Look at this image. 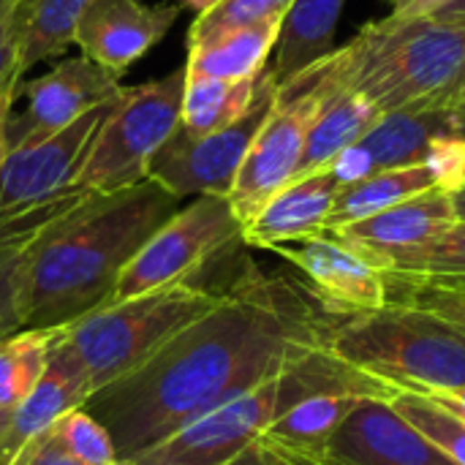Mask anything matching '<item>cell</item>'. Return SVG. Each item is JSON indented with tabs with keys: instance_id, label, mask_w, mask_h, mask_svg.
Wrapping results in <instances>:
<instances>
[{
	"instance_id": "1",
	"label": "cell",
	"mask_w": 465,
	"mask_h": 465,
	"mask_svg": "<svg viewBox=\"0 0 465 465\" xmlns=\"http://www.w3.org/2000/svg\"><path fill=\"white\" fill-rule=\"evenodd\" d=\"M341 319L305 281L245 262L204 316L139 371L98 390L84 409L112 436L120 463L131 460L207 411L330 349Z\"/></svg>"
},
{
	"instance_id": "2",
	"label": "cell",
	"mask_w": 465,
	"mask_h": 465,
	"mask_svg": "<svg viewBox=\"0 0 465 465\" xmlns=\"http://www.w3.org/2000/svg\"><path fill=\"white\" fill-rule=\"evenodd\" d=\"M180 199L153 180L90 193L25 256V330H63L104 308L114 286Z\"/></svg>"
},
{
	"instance_id": "3",
	"label": "cell",
	"mask_w": 465,
	"mask_h": 465,
	"mask_svg": "<svg viewBox=\"0 0 465 465\" xmlns=\"http://www.w3.org/2000/svg\"><path fill=\"white\" fill-rule=\"evenodd\" d=\"M335 93H360L381 114L452 104L465 68V22L376 19L322 60Z\"/></svg>"
},
{
	"instance_id": "4",
	"label": "cell",
	"mask_w": 465,
	"mask_h": 465,
	"mask_svg": "<svg viewBox=\"0 0 465 465\" xmlns=\"http://www.w3.org/2000/svg\"><path fill=\"white\" fill-rule=\"evenodd\" d=\"M362 392L368 398L390 401L398 390L379 384L330 349L305 357L281 376L259 384L256 390L207 411L161 444L134 455L125 465H226L245 452L286 409L319 392Z\"/></svg>"
},
{
	"instance_id": "5",
	"label": "cell",
	"mask_w": 465,
	"mask_h": 465,
	"mask_svg": "<svg viewBox=\"0 0 465 465\" xmlns=\"http://www.w3.org/2000/svg\"><path fill=\"white\" fill-rule=\"evenodd\" d=\"M330 351L398 392L436 395L465 387V332L414 305L387 302L341 319Z\"/></svg>"
},
{
	"instance_id": "6",
	"label": "cell",
	"mask_w": 465,
	"mask_h": 465,
	"mask_svg": "<svg viewBox=\"0 0 465 465\" xmlns=\"http://www.w3.org/2000/svg\"><path fill=\"white\" fill-rule=\"evenodd\" d=\"M215 302L218 292L183 281L123 302H106L63 327V341L82 362L95 395L150 362Z\"/></svg>"
},
{
	"instance_id": "7",
	"label": "cell",
	"mask_w": 465,
	"mask_h": 465,
	"mask_svg": "<svg viewBox=\"0 0 465 465\" xmlns=\"http://www.w3.org/2000/svg\"><path fill=\"white\" fill-rule=\"evenodd\" d=\"M185 68L136 87H123L95 134L76 188L117 193L147 180V163L177 131L183 117Z\"/></svg>"
},
{
	"instance_id": "8",
	"label": "cell",
	"mask_w": 465,
	"mask_h": 465,
	"mask_svg": "<svg viewBox=\"0 0 465 465\" xmlns=\"http://www.w3.org/2000/svg\"><path fill=\"white\" fill-rule=\"evenodd\" d=\"M332 95L338 93L322 63L278 87L275 104L262 123L229 193V204L242 226L297 177L308 131Z\"/></svg>"
},
{
	"instance_id": "9",
	"label": "cell",
	"mask_w": 465,
	"mask_h": 465,
	"mask_svg": "<svg viewBox=\"0 0 465 465\" xmlns=\"http://www.w3.org/2000/svg\"><path fill=\"white\" fill-rule=\"evenodd\" d=\"M242 245V223L226 196H196L163 221L123 270L109 302L191 281L210 262Z\"/></svg>"
},
{
	"instance_id": "10",
	"label": "cell",
	"mask_w": 465,
	"mask_h": 465,
	"mask_svg": "<svg viewBox=\"0 0 465 465\" xmlns=\"http://www.w3.org/2000/svg\"><path fill=\"white\" fill-rule=\"evenodd\" d=\"M278 95V84L270 68L259 76V90L251 112L237 123L193 136L177 125V131L166 139V144L147 163V180L166 188L180 202L188 196H226L237 180V172L267 120Z\"/></svg>"
},
{
	"instance_id": "11",
	"label": "cell",
	"mask_w": 465,
	"mask_h": 465,
	"mask_svg": "<svg viewBox=\"0 0 465 465\" xmlns=\"http://www.w3.org/2000/svg\"><path fill=\"white\" fill-rule=\"evenodd\" d=\"M117 95L93 106L71 125L33 144L8 150L0 166V210L33 207L74 191L95 134L109 117Z\"/></svg>"
},
{
	"instance_id": "12",
	"label": "cell",
	"mask_w": 465,
	"mask_h": 465,
	"mask_svg": "<svg viewBox=\"0 0 465 465\" xmlns=\"http://www.w3.org/2000/svg\"><path fill=\"white\" fill-rule=\"evenodd\" d=\"M123 90L120 76L95 65L87 57H65L46 74L22 82L19 93L27 95V109L19 117L5 120L8 150L33 144L74 120L93 106L114 98Z\"/></svg>"
},
{
	"instance_id": "13",
	"label": "cell",
	"mask_w": 465,
	"mask_h": 465,
	"mask_svg": "<svg viewBox=\"0 0 465 465\" xmlns=\"http://www.w3.org/2000/svg\"><path fill=\"white\" fill-rule=\"evenodd\" d=\"M180 11L174 0L155 5L142 0H93L76 22L74 44L82 49V57L123 79L136 60L166 38Z\"/></svg>"
},
{
	"instance_id": "14",
	"label": "cell",
	"mask_w": 465,
	"mask_h": 465,
	"mask_svg": "<svg viewBox=\"0 0 465 465\" xmlns=\"http://www.w3.org/2000/svg\"><path fill=\"white\" fill-rule=\"evenodd\" d=\"M281 259L297 267L313 294L335 316H357L387 305V278L368 259L324 232L302 242L272 248Z\"/></svg>"
},
{
	"instance_id": "15",
	"label": "cell",
	"mask_w": 465,
	"mask_h": 465,
	"mask_svg": "<svg viewBox=\"0 0 465 465\" xmlns=\"http://www.w3.org/2000/svg\"><path fill=\"white\" fill-rule=\"evenodd\" d=\"M316 465H458L409 425L390 401H362L327 441Z\"/></svg>"
},
{
	"instance_id": "16",
	"label": "cell",
	"mask_w": 465,
	"mask_h": 465,
	"mask_svg": "<svg viewBox=\"0 0 465 465\" xmlns=\"http://www.w3.org/2000/svg\"><path fill=\"white\" fill-rule=\"evenodd\" d=\"M455 221V193L450 188H433L330 234L368 259L376 270H384L390 259L425 245Z\"/></svg>"
},
{
	"instance_id": "17",
	"label": "cell",
	"mask_w": 465,
	"mask_h": 465,
	"mask_svg": "<svg viewBox=\"0 0 465 465\" xmlns=\"http://www.w3.org/2000/svg\"><path fill=\"white\" fill-rule=\"evenodd\" d=\"M450 139H465V114L455 104H430L384 112L357 147L371 174H376L425 163L430 153Z\"/></svg>"
},
{
	"instance_id": "18",
	"label": "cell",
	"mask_w": 465,
	"mask_h": 465,
	"mask_svg": "<svg viewBox=\"0 0 465 465\" xmlns=\"http://www.w3.org/2000/svg\"><path fill=\"white\" fill-rule=\"evenodd\" d=\"M341 188L330 169L292 180L242 226V245L272 251L324 234Z\"/></svg>"
},
{
	"instance_id": "19",
	"label": "cell",
	"mask_w": 465,
	"mask_h": 465,
	"mask_svg": "<svg viewBox=\"0 0 465 465\" xmlns=\"http://www.w3.org/2000/svg\"><path fill=\"white\" fill-rule=\"evenodd\" d=\"M90 398H93V384H90L82 362L76 360V354L63 341V330H60L52 343L44 376L30 390V395L11 411L5 441H3V465L8 463L30 439L49 430L68 411L84 409V403Z\"/></svg>"
},
{
	"instance_id": "20",
	"label": "cell",
	"mask_w": 465,
	"mask_h": 465,
	"mask_svg": "<svg viewBox=\"0 0 465 465\" xmlns=\"http://www.w3.org/2000/svg\"><path fill=\"white\" fill-rule=\"evenodd\" d=\"M362 392H319L286 409L262 436L259 444L292 465H316L327 441L362 403Z\"/></svg>"
},
{
	"instance_id": "21",
	"label": "cell",
	"mask_w": 465,
	"mask_h": 465,
	"mask_svg": "<svg viewBox=\"0 0 465 465\" xmlns=\"http://www.w3.org/2000/svg\"><path fill=\"white\" fill-rule=\"evenodd\" d=\"M349 0H294L281 19L270 74L289 84L335 52V30Z\"/></svg>"
},
{
	"instance_id": "22",
	"label": "cell",
	"mask_w": 465,
	"mask_h": 465,
	"mask_svg": "<svg viewBox=\"0 0 465 465\" xmlns=\"http://www.w3.org/2000/svg\"><path fill=\"white\" fill-rule=\"evenodd\" d=\"M281 22H264L253 27H240L223 33L213 41L188 46V76H210L226 82L256 79L267 71L270 54L278 41Z\"/></svg>"
},
{
	"instance_id": "23",
	"label": "cell",
	"mask_w": 465,
	"mask_h": 465,
	"mask_svg": "<svg viewBox=\"0 0 465 465\" xmlns=\"http://www.w3.org/2000/svg\"><path fill=\"white\" fill-rule=\"evenodd\" d=\"M433 188H444V185L430 163L376 172L365 180H357V183L341 188V193L332 204L330 221H327V232H338L349 223L365 221L387 207H395V204H401L411 196H420L425 191H433Z\"/></svg>"
},
{
	"instance_id": "24",
	"label": "cell",
	"mask_w": 465,
	"mask_h": 465,
	"mask_svg": "<svg viewBox=\"0 0 465 465\" xmlns=\"http://www.w3.org/2000/svg\"><path fill=\"white\" fill-rule=\"evenodd\" d=\"M379 117H381V112L360 93L332 95L308 131L297 177L327 169L332 163V158H338L346 147L357 144Z\"/></svg>"
},
{
	"instance_id": "25",
	"label": "cell",
	"mask_w": 465,
	"mask_h": 465,
	"mask_svg": "<svg viewBox=\"0 0 465 465\" xmlns=\"http://www.w3.org/2000/svg\"><path fill=\"white\" fill-rule=\"evenodd\" d=\"M93 0H25L19 8V76L74 46L79 16Z\"/></svg>"
},
{
	"instance_id": "26",
	"label": "cell",
	"mask_w": 465,
	"mask_h": 465,
	"mask_svg": "<svg viewBox=\"0 0 465 465\" xmlns=\"http://www.w3.org/2000/svg\"><path fill=\"white\" fill-rule=\"evenodd\" d=\"M259 76L245 79V82H226V79L185 74L180 128L193 136H202V134H213L237 123L240 117L251 112L256 101Z\"/></svg>"
},
{
	"instance_id": "27",
	"label": "cell",
	"mask_w": 465,
	"mask_h": 465,
	"mask_svg": "<svg viewBox=\"0 0 465 465\" xmlns=\"http://www.w3.org/2000/svg\"><path fill=\"white\" fill-rule=\"evenodd\" d=\"M60 330H19L0 338V411H14L44 376Z\"/></svg>"
},
{
	"instance_id": "28",
	"label": "cell",
	"mask_w": 465,
	"mask_h": 465,
	"mask_svg": "<svg viewBox=\"0 0 465 465\" xmlns=\"http://www.w3.org/2000/svg\"><path fill=\"white\" fill-rule=\"evenodd\" d=\"M90 193L74 188L57 199L19 207V210H0V267L25 256L49 229H54L74 207H79Z\"/></svg>"
},
{
	"instance_id": "29",
	"label": "cell",
	"mask_w": 465,
	"mask_h": 465,
	"mask_svg": "<svg viewBox=\"0 0 465 465\" xmlns=\"http://www.w3.org/2000/svg\"><path fill=\"white\" fill-rule=\"evenodd\" d=\"M381 272L403 278H465V221H455L425 245L390 259Z\"/></svg>"
},
{
	"instance_id": "30",
	"label": "cell",
	"mask_w": 465,
	"mask_h": 465,
	"mask_svg": "<svg viewBox=\"0 0 465 465\" xmlns=\"http://www.w3.org/2000/svg\"><path fill=\"white\" fill-rule=\"evenodd\" d=\"M387 278V302L414 305L436 313L465 332V278Z\"/></svg>"
},
{
	"instance_id": "31",
	"label": "cell",
	"mask_w": 465,
	"mask_h": 465,
	"mask_svg": "<svg viewBox=\"0 0 465 465\" xmlns=\"http://www.w3.org/2000/svg\"><path fill=\"white\" fill-rule=\"evenodd\" d=\"M294 0H218L210 11L199 14L188 27V46L213 41L223 33L281 22Z\"/></svg>"
},
{
	"instance_id": "32",
	"label": "cell",
	"mask_w": 465,
	"mask_h": 465,
	"mask_svg": "<svg viewBox=\"0 0 465 465\" xmlns=\"http://www.w3.org/2000/svg\"><path fill=\"white\" fill-rule=\"evenodd\" d=\"M390 406L414 425L422 436H428L444 455H450L458 465H465V422L444 411L441 406L430 403L422 395L411 392H395L390 398Z\"/></svg>"
},
{
	"instance_id": "33",
	"label": "cell",
	"mask_w": 465,
	"mask_h": 465,
	"mask_svg": "<svg viewBox=\"0 0 465 465\" xmlns=\"http://www.w3.org/2000/svg\"><path fill=\"white\" fill-rule=\"evenodd\" d=\"M49 430L60 447L82 465H120L112 436L87 409L68 411Z\"/></svg>"
},
{
	"instance_id": "34",
	"label": "cell",
	"mask_w": 465,
	"mask_h": 465,
	"mask_svg": "<svg viewBox=\"0 0 465 465\" xmlns=\"http://www.w3.org/2000/svg\"><path fill=\"white\" fill-rule=\"evenodd\" d=\"M19 8L22 0H0V95L22 87L19 76Z\"/></svg>"
},
{
	"instance_id": "35",
	"label": "cell",
	"mask_w": 465,
	"mask_h": 465,
	"mask_svg": "<svg viewBox=\"0 0 465 465\" xmlns=\"http://www.w3.org/2000/svg\"><path fill=\"white\" fill-rule=\"evenodd\" d=\"M25 256L0 267V338H8V335L25 330V316H22Z\"/></svg>"
},
{
	"instance_id": "36",
	"label": "cell",
	"mask_w": 465,
	"mask_h": 465,
	"mask_svg": "<svg viewBox=\"0 0 465 465\" xmlns=\"http://www.w3.org/2000/svg\"><path fill=\"white\" fill-rule=\"evenodd\" d=\"M5 465H82L79 460H74L60 441L52 436V430L38 433L35 439H30L11 460ZM125 465V463H120Z\"/></svg>"
},
{
	"instance_id": "37",
	"label": "cell",
	"mask_w": 465,
	"mask_h": 465,
	"mask_svg": "<svg viewBox=\"0 0 465 465\" xmlns=\"http://www.w3.org/2000/svg\"><path fill=\"white\" fill-rule=\"evenodd\" d=\"M450 0H392V16L398 19H433Z\"/></svg>"
},
{
	"instance_id": "38",
	"label": "cell",
	"mask_w": 465,
	"mask_h": 465,
	"mask_svg": "<svg viewBox=\"0 0 465 465\" xmlns=\"http://www.w3.org/2000/svg\"><path fill=\"white\" fill-rule=\"evenodd\" d=\"M226 465H292V463H286V460H281L278 455H272L270 450H264V447L259 444V439H256L245 452H240L234 460H229Z\"/></svg>"
},
{
	"instance_id": "39",
	"label": "cell",
	"mask_w": 465,
	"mask_h": 465,
	"mask_svg": "<svg viewBox=\"0 0 465 465\" xmlns=\"http://www.w3.org/2000/svg\"><path fill=\"white\" fill-rule=\"evenodd\" d=\"M422 398H428L430 403L441 406L444 411H450L452 417L465 422V387L450 390V392H436V395H422Z\"/></svg>"
},
{
	"instance_id": "40",
	"label": "cell",
	"mask_w": 465,
	"mask_h": 465,
	"mask_svg": "<svg viewBox=\"0 0 465 465\" xmlns=\"http://www.w3.org/2000/svg\"><path fill=\"white\" fill-rule=\"evenodd\" d=\"M433 19H450V22H465V0H450L444 11H439Z\"/></svg>"
},
{
	"instance_id": "41",
	"label": "cell",
	"mask_w": 465,
	"mask_h": 465,
	"mask_svg": "<svg viewBox=\"0 0 465 465\" xmlns=\"http://www.w3.org/2000/svg\"><path fill=\"white\" fill-rule=\"evenodd\" d=\"M174 3H177L180 8H191V11L199 16V14H204V11H210L218 0H174Z\"/></svg>"
},
{
	"instance_id": "42",
	"label": "cell",
	"mask_w": 465,
	"mask_h": 465,
	"mask_svg": "<svg viewBox=\"0 0 465 465\" xmlns=\"http://www.w3.org/2000/svg\"><path fill=\"white\" fill-rule=\"evenodd\" d=\"M8 114H11V106L0 109V166H3L5 153H8V142H5V120H8Z\"/></svg>"
},
{
	"instance_id": "43",
	"label": "cell",
	"mask_w": 465,
	"mask_h": 465,
	"mask_svg": "<svg viewBox=\"0 0 465 465\" xmlns=\"http://www.w3.org/2000/svg\"><path fill=\"white\" fill-rule=\"evenodd\" d=\"M452 104H455V106H458V109L465 114V68H463V74H460V79H458V84H455Z\"/></svg>"
},
{
	"instance_id": "44",
	"label": "cell",
	"mask_w": 465,
	"mask_h": 465,
	"mask_svg": "<svg viewBox=\"0 0 465 465\" xmlns=\"http://www.w3.org/2000/svg\"><path fill=\"white\" fill-rule=\"evenodd\" d=\"M455 193V213H458V221H465V185H460Z\"/></svg>"
},
{
	"instance_id": "45",
	"label": "cell",
	"mask_w": 465,
	"mask_h": 465,
	"mask_svg": "<svg viewBox=\"0 0 465 465\" xmlns=\"http://www.w3.org/2000/svg\"><path fill=\"white\" fill-rule=\"evenodd\" d=\"M8 420H11V414H8V411H0V465H3V441H5Z\"/></svg>"
},
{
	"instance_id": "46",
	"label": "cell",
	"mask_w": 465,
	"mask_h": 465,
	"mask_svg": "<svg viewBox=\"0 0 465 465\" xmlns=\"http://www.w3.org/2000/svg\"><path fill=\"white\" fill-rule=\"evenodd\" d=\"M22 3H25V0H22Z\"/></svg>"
}]
</instances>
